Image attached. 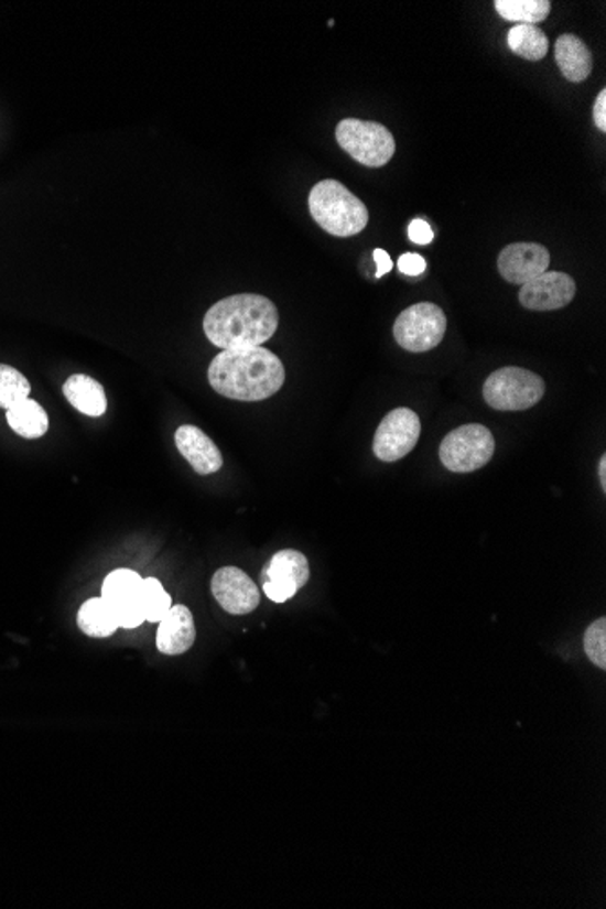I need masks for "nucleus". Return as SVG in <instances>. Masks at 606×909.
I'll return each mask as SVG.
<instances>
[{
	"label": "nucleus",
	"instance_id": "24",
	"mask_svg": "<svg viewBox=\"0 0 606 909\" xmlns=\"http://www.w3.org/2000/svg\"><path fill=\"white\" fill-rule=\"evenodd\" d=\"M583 647H585L586 656L592 663L597 668L605 670L606 668V619L599 617L597 621L592 623L588 630L583 637Z\"/></svg>",
	"mask_w": 606,
	"mask_h": 909
},
{
	"label": "nucleus",
	"instance_id": "21",
	"mask_svg": "<svg viewBox=\"0 0 606 909\" xmlns=\"http://www.w3.org/2000/svg\"><path fill=\"white\" fill-rule=\"evenodd\" d=\"M494 8L505 21L538 26L549 17L552 4L549 0H496Z\"/></svg>",
	"mask_w": 606,
	"mask_h": 909
},
{
	"label": "nucleus",
	"instance_id": "25",
	"mask_svg": "<svg viewBox=\"0 0 606 909\" xmlns=\"http://www.w3.org/2000/svg\"><path fill=\"white\" fill-rule=\"evenodd\" d=\"M398 269L407 277H420V274L425 273V258L420 257L416 252H405L398 260Z\"/></svg>",
	"mask_w": 606,
	"mask_h": 909
},
{
	"label": "nucleus",
	"instance_id": "4",
	"mask_svg": "<svg viewBox=\"0 0 606 909\" xmlns=\"http://www.w3.org/2000/svg\"><path fill=\"white\" fill-rule=\"evenodd\" d=\"M545 394V381L532 370L504 367L494 370L484 386V398L494 411H527Z\"/></svg>",
	"mask_w": 606,
	"mask_h": 909
},
{
	"label": "nucleus",
	"instance_id": "17",
	"mask_svg": "<svg viewBox=\"0 0 606 909\" xmlns=\"http://www.w3.org/2000/svg\"><path fill=\"white\" fill-rule=\"evenodd\" d=\"M64 396L78 412L86 416L100 418L108 409V398L102 383L88 375H73L64 383Z\"/></svg>",
	"mask_w": 606,
	"mask_h": 909
},
{
	"label": "nucleus",
	"instance_id": "16",
	"mask_svg": "<svg viewBox=\"0 0 606 909\" xmlns=\"http://www.w3.org/2000/svg\"><path fill=\"white\" fill-rule=\"evenodd\" d=\"M555 62L569 83H583L594 67L591 50L580 36L565 33L555 41Z\"/></svg>",
	"mask_w": 606,
	"mask_h": 909
},
{
	"label": "nucleus",
	"instance_id": "10",
	"mask_svg": "<svg viewBox=\"0 0 606 909\" xmlns=\"http://www.w3.org/2000/svg\"><path fill=\"white\" fill-rule=\"evenodd\" d=\"M311 572L309 561L299 550H280L263 569V592L274 603H285L305 586Z\"/></svg>",
	"mask_w": 606,
	"mask_h": 909
},
{
	"label": "nucleus",
	"instance_id": "18",
	"mask_svg": "<svg viewBox=\"0 0 606 909\" xmlns=\"http://www.w3.org/2000/svg\"><path fill=\"white\" fill-rule=\"evenodd\" d=\"M6 420L11 431L28 440H36L47 432L50 420L44 409L35 400L21 401L6 412Z\"/></svg>",
	"mask_w": 606,
	"mask_h": 909
},
{
	"label": "nucleus",
	"instance_id": "12",
	"mask_svg": "<svg viewBox=\"0 0 606 909\" xmlns=\"http://www.w3.org/2000/svg\"><path fill=\"white\" fill-rule=\"evenodd\" d=\"M576 296V282L571 274L545 271L521 285L519 303L530 311H558Z\"/></svg>",
	"mask_w": 606,
	"mask_h": 909
},
{
	"label": "nucleus",
	"instance_id": "9",
	"mask_svg": "<svg viewBox=\"0 0 606 909\" xmlns=\"http://www.w3.org/2000/svg\"><path fill=\"white\" fill-rule=\"evenodd\" d=\"M422 434V422L416 412L400 407L389 412L376 429L372 451L381 462H398L412 453Z\"/></svg>",
	"mask_w": 606,
	"mask_h": 909
},
{
	"label": "nucleus",
	"instance_id": "7",
	"mask_svg": "<svg viewBox=\"0 0 606 909\" xmlns=\"http://www.w3.org/2000/svg\"><path fill=\"white\" fill-rule=\"evenodd\" d=\"M447 333V316L436 303L422 302L401 311L394 322V338L409 353L436 349Z\"/></svg>",
	"mask_w": 606,
	"mask_h": 909
},
{
	"label": "nucleus",
	"instance_id": "28",
	"mask_svg": "<svg viewBox=\"0 0 606 909\" xmlns=\"http://www.w3.org/2000/svg\"><path fill=\"white\" fill-rule=\"evenodd\" d=\"M372 257H375L376 266H378V269H376V278L386 277L387 273H391L392 260L391 257H389V252L383 251V249H376Z\"/></svg>",
	"mask_w": 606,
	"mask_h": 909
},
{
	"label": "nucleus",
	"instance_id": "11",
	"mask_svg": "<svg viewBox=\"0 0 606 909\" xmlns=\"http://www.w3.org/2000/svg\"><path fill=\"white\" fill-rule=\"evenodd\" d=\"M212 592L218 605L232 616H246L260 605L257 583L237 566H224L216 571Z\"/></svg>",
	"mask_w": 606,
	"mask_h": 909
},
{
	"label": "nucleus",
	"instance_id": "2",
	"mask_svg": "<svg viewBox=\"0 0 606 909\" xmlns=\"http://www.w3.org/2000/svg\"><path fill=\"white\" fill-rule=\"evenodd\" d=\"M277 305L262 294H235L216 302L204 316L207 339L221 350L260 347L278 329Z\"/></svg>",
	"mask_w": 606,
	"mask_h": 909
},
{
	"label": "nucleus",
	"instance_id": "15",
	"mask_svg": "<svg viewBox=\"0 0 606 909\" xmlns=\"http://www.w3.org/2000/svg\"><path fill=\"white\" fill-rule=\"evenodd\" d=\"M196 639L193 614L184 605H173L159 623L156 648L165 656H182L187 652Z\"/></svg>",
	"mask_w": 606,
	"mask_h": 909
},
{
	"label": "nucleus",
	"instance_id": "8",
	"mask_svg": "<svg viewBox=\"0 0 606 909\" xmlns=\"http://www.w3.org/2000/svg\"><path fill=\"white\" fill-rule=\"evenodd\" d=\"M117 617L120 628H137L145 621L144 577L129 569L108 574L100 594Z\"/></svg>",
	"mask_w": 606,
	"mask_h": 909
},
{
	"label": "nucleus",
	"instance_id": "26",
	"mask_svg": "<svg viewBox=\"0 0 606 909\" xmlns=\"http://www.w3.org/2000/svg\"><path fill=\"white\" fill-rule=\"evenodd\" d=\"M409 238L418 246H426L434 240V232L425 220H412L409 226Z\"/></svg>",
	"mask_w": 606,
	"mask_h": 909
},
{
	"label": "nucleus",
	"instance_id": "13",
	"mask_svg": "<svg viewBox=\"0 0 606 909\" xmlns=\"http://www.w3.org/2000/svg\"><path fill=\"white\" fill-rule=\"evenodd\" d=\"M550 252L541 244H510L499 252L498 271L510 283H524L549 271Z\"/></svg>",
	"mask_w": 606,
	"mask_h": 909
},
{
	"label": "nucleus",
	"instance_id": "1",
	"mask_svg": "<svg viewBox=\"0 0 606 909\" xmlns=\"http://www.w3.org/2000/svg\"><path fill=\"white\" fill-rule=\"evenodd\" d=\"M209 383L229 400L262 401L277 394L285 381V367L266 347L221 350L209 365Z\"/></svg>",
	"mask_w": 606,
	"mask_h": 909
},
{
	"label": "nucleus",
	"instance_id": "6",
	"mask_svg": "<svg viewBox=\"0 0 606 909\" xmlns=\"http://www.w3.org/2000/svg\"><path fill=\"white\" fill-rule=\"evenodd\" d=\"M496 451L493 432L479 423L457 426L443 437L440 459L451 473H474L493 459Z\"/></svg>",
	"mask_w": 606,
	"mask_h": 909
},
{
	"label": "nucleus",
	"instance_id": "23",
	"mask_svg": "<svg viewBox=\"0 0 606 909\" xmlns=\"http://www.w3.org/2000/svg\"><path fill=\"white\" fill-rule=\"evenodd\" d=\"M173 606V599L156 577L144 580V616L148 623H160Z\"/></svg>",
	"mask_w": 606,
	"mask_h": 909
},
{
	"label": "nucleus",
	"instance_id": "20",
	"mask_svg": "<svg viewBox=\"0 0 606 909\" xmlns=\"http://www.w3.org/2000/svg\"><path fill=\"white\" fill-rule=\"evenodd\" d=\"M507 44L510 52L530 62L545 58L550 46L545 31L530 24H516L515 28H510Z\"/></svg>",
	"mask_w": 606,
	"mask_h": 909
},
{
	"label": "nucleus",
	"instance_id": "29",
	"mask_svg": "<svg viewBox=\"0 0 606 909\" xmlns=\"http://www.w3.org/2000/svg\"><path fill=\"white\" fill-rule=\"evenodd\" d=\"M599 481H602L603 490H606V456L599 459Z\"/></svg>",
	"mask_w": 606,
	"mask_h": 909
},
{
	"label": "nucleus",
	"instance_id": "14",
	"mask_svg": "<svg viewBox=\"0 0 606 909\" xmlns=\"http://www.w3.org/2000/svg\"><path fill=\"white\" fill-rule=\"evenodd\" d=\"M175 443L176 448L185 457V462L190 463L191 467L195 468V473L201 476L218 473L224 465V457L216 447V443L198 426H178V431L175 432Z\"/></svg>",
	"mask_w": 606,
	"mask_h": 909
},
{
	"label": "nucleus",
	"instance_id": "5",
	"mask_svg": "<svg viewBox=\"0 0 606 909\" xmlns=\"http://www.w3.org/2000/svg\"><path fill=\"white\" fill-rule=\"evenodd\" d=\"M336 140L345 153L367 167H383L394 156L396 140L383 123L342 120L336 128Z\"/></svg>",
	"mask_w": 606,
	"mask_h": 909
},
{
	"label": "nucleus",
	"instance_id": "22",
	"mask_svg": "<svg viewBox=\"0 0 606 909\" xmlns=\"http://www.w3.org/2000/svg\"><path fill=\"white\" fill-rule=\"evenodd\" d=\"M31 386L26 376L10 365L0 364V407L11 409L30 398Z\"/></svg>",
	"mask_w": 606,
	"mask_h": 909
},
{
	"label": "nucleus",
	"instance_id": "3",
	"mask_svg": "<svg viewBox=\"0 0 606 909\" xmlns=\"http://www.w3.org/2000/svg\"><path fill=\"white\" fill-rule=\"evenodd\" d=\"M309 212L324 231L339 238L355 237L369 221L364 202L338 181L314 185L309 193Z\"/></svg>",
	"mask_w": 606,
	"mask_h": 909
},
{
	"label": "nucleus",
	"instance_id": "27",
	"mask_svg": "<svg viewBox=\"0 0 606 909\" xmlns=\"http://www.w3.org/2000/svg\"><path fill=\"white\" fill-rule=\"evenodd\" d=\"M594 122L599 131H606V89H602L594 104Z\"/></svg>",
	"mask_w": 606,
	"mask_h": 909
},
{
	"label": "nucleus",
	"instance_id": "19",
	"mask_svg": "<svg viewBox=\"0 0 606 909\" xmlns=\"http://www.w3.org/2000/svg\"><path fill=\"white\" fill-rule=\"evenodd\" d=\"M78 628L89 637H109L119 630V623L113 612L102 597H93L78 610Z\"/></svg>",
	"mask_w": 606,
	"mask_h": 909
}]
</instances>
